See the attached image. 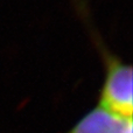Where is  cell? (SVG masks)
Returning a JSON list of instances; mask_svg holds the SVG:
<instances>
[{"label": "cell", "instance_id": "6da1fadb", "mask_svg": "<svg viewBox=\"0 0 133 133\" xmlns=\"http://www.w3.org/2000/svg\"><path fill=\"white\" fill-rule=\"evenodd\" d=\"M65 133H133L132 118H122L97 105Z\"/></svg>", "mask_w": 133, "mask_h": 133}]
</instances>
